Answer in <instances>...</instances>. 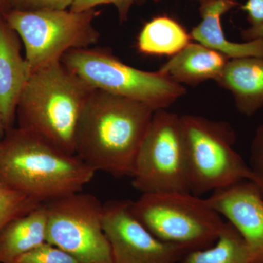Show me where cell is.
Here are the masks:
<instances>
[{"label":"cell","instance_id":"8992f818","mask_svg":"<svg viewBox=\"0 0 263 263\" xmlns=\"http://www.w3.org/2000/svg\"><path fill=\"white\" fill-rule=\"evenodd\" d=\"M61 62L93 89L167 109L186 94L182 85L162 76L124 63L105 48H86L66 53Z\"/></svg>","mask_w":263,"mask_h":263},{"label":"cell","instance_id":"9c48e42d","mask_svg":"<svg viewBox=\"0 0 263 263\" xmlns=\"http://www.w3.org/2000/svg\"><path fill=\"white\" fill-rule=\"evenodd\" d=\"M48 214L46 242L81 263H114L103 226V205L82 191L44 202Z\"/></svg>","mask_w":263,"mask_h":263},{"label":"cell","instance_id":"e0dca14e","mask_svg":"<svg viewBox=\"0 0 263 263\" xmlns=\"http://www.w3.org/2000/svg\"><path fill=\"white\" fill-rule=\"evenodd\" d=\"M190 33L168 16L162 15L147 22L138 37L137 48L150 56H174L191 43Z\"/></svg>","mask_w":263,"mask_h":263},{"label":"cell","instance_id":"6da1fadb","mask_svg":"<svg viewBox=\"0 0 263 263\" xmlns=\"http://www.w3.org/2000/svg\"><path fill=\"white\" fill-rule=\"evenodd\" d=\"M155 111L146 104L95 89L78 124L75 155L95 172L131 178Z\"/></svg>","mask_w":263,"mask_h":263},{"label":"cell","instance_id":"52a82bcc","mask_svg":"<svg viewBox=\"0 0 263 263\" xmlns=\"http://www.w3.org/2000/svg\"><path fill=\"white\" fill-rule=\"evenodd\" d=\"M95 10L22 11L12 10L3 15L18 34L32 73L61 62L67 52L90 48L98 43L100 32L94 26Z\"/></svg>","mask_w":263,"mask_h":263},{"label":"cell","instance_id":"2e32d148","mask_svg":"<svg viewBox=\"0 0 263 263\" xmlns=\"http://www.w3.org/2000/svg\"><path fill=\"white\" fill-rule=\"evenodd\" d=\"M47 224L44 203L10 221L0 232V263H14L21 256L46 243Z\"/></svg>","mask_w":263,"mask_h":263},{"label":"cell","instance_id":"4316f807","mask_svg":"<svg viewBox=\"0 0 263 263\" xmlns=\"http://www.w3.org/2000/svg\"><path fill=\"white\" fill-rule=\"evenodd\" d=\"M194 1H198L200 2V3H203V2L209 1V0H194Z\"/></svg>","mask_w":263,"mask_h":263},{"label":"cell","instance_id":"603a6c76","mask_svg":"<svg viewBox=\"0 0 263 263\" xmlns=\"http://www.w3.org/2000/svg\"><path fill=\"white\" fill-rule=\"evenodd\" d=\"M139 0H73L70 10L74 12H84L94 10L102 5H113L117 9L119 20L125 22L132 6Z\"/></svg>","mask_w":263,"mask_h":263},{"label":"cell","instance_id":"8fae6325","mask_svg":"<svg viewBox=\"0 0 263 263\" xmlns=\"http://www.w3.org/2000/svg\"><path fill=\"white\" fill-rule=\"evenodd\" d=\"M208 203L243 237L251 263H263V197L252 180L213 192Z\"/></svg>","mask_w":263,"mask_h":263},{"label":"cell","instance_id":"ffe728a7","mask_svg":"<svg viewBox=\"0 0 263 263\" xmlns=\"http://www.w3.org/2000/svg\"><path fill=\"white\" fill-rule=\"evenodd\" d=\"M14 263H81L70 254L46 243L19 257Z\"/></svg>","mask_w":263,"mask_h":263},{"label":"cell","instance_id":"ac0fdd59","mask_svg":"<svg viewBox=\"0 0 263 263\" xmlns=\"http://www.w3.org/2000/svg\"><path fill=\"white\" fill-rule=\"evenodd\" d=\"M179 263H251V259L243 237L226 221L212 247L188 252Z\"/></svg>","mask_w":263,"mask_h":263},{"label":"cell","instance_id":"4fadbf2b","mask_svg":"<svg viewBox=\"0 0 263 263\" xmlns=\"http://www.w3.org/2000/svg\"><path fill=\"white\" fill-rule=\"evenodd\" d=\"M238 5L235 0H209L200 3L201 22L190 32L192 40L224 55L228 60L263 57V40L238 43L227 38L221 17Z\"/></svg>","mask_w":263,"mask_h":263},{"label":"cell","instance_id":"9a60e30c","mask_svg":"<svg viewBox=\"0 0 263 263\" xmlns=\"http://www.w3.org/2000/svg\"><path fill=\"white\" fill-rule=\"evenodd\" d=\"M228 60L201 43H190L157 71L177 84L195 86L207 81H217Z\"/></svg>","mask_w":263,"mask_h":263},{"label":"cell","instance_id":"5bb4252c","mask_svg":"<svg viewBox=\"0 0 263 263\" xmlns=\"http://www.w3.org/2000/svg\"><path fill=\"white\" fill-rule=\"evenodd\" d=\"M216 82L231 93L240 114L252 117L263 107V57L228 60Z\"/></svg>","mask_w":263,"mask_h":263},{"label":"cell","instance_id":"7a4b0ae2","mask_svg":"<svg viewBox=\"0 0 263 263\" xmlns=\"http://www.w3.org/2000/svg\"><path fill=\"white\" fill-rule=\"evenodd\" d=\"M95 173L77 155L18 127L0 142V186L41 203L82 191Z\"/></svg>","mask_w":263,"mask_h":263},{"label":"cell","instance_id":"30bf717a","mask_svg":"<svg viewBox=\"0 0 263 263\" xmlns=\"http://www.w3.org/2000/svg\"><path fill=\"white\" fill-rule=\"evenodd\" d=\"M103 226L114 263H179L189 252L152 234L133 215L130 200L103 204Z\"/></svg>","mask_w":263,"mask_h":263},{"label":"cell","instance_id":"44dd1931","mask_svg":"<svg viewBox=\"0 0 263 263\" xmlns=\"http://www.w3.org/2000/svg\"><path fill=\"white\" fill-rule=\"evenodd\" d=\"M246 12L249 23L248 28L240 32L245 41L263 40V0H247L240 6Z\"/></svg>","mask_w":263,"mask_h":263},{"label":"cell","instance_id":"ba28073f","mask_svg":"<svg viewBox=\"0 0 263 263\" xmlns=\"http://www.w3.org/2000/svg\"><path fill=\"white\" fill-rule=\"evenodd\" d=\"M131 178L133 187L142 194L189 192L181 116L167 109L156 110L138 151Z\"/></svg>","mask_w":263,"mask_h":263},{"label":"cell","instance_id":"277c9868","mask_svg":"<svg viewBox=\"0 0 263 263\" xmlns=\"http://www.w3.org/2000/svg\"><path fill=\"white\" fill-rule=\"evenodd\" d=\"M181 119L190 193L200 197L252 180L248 163L235 150L236 136L229 123L190 114Z\"/></svg>","mask_w":263,"mask_h":263},{"label":"cell","instance_id":"3957f363","mask_svg":"<svg viewBox=\"0 0 263 263\" xmlns=\"http://www.w3.org/2000/svg\"><path fill=\"white\" fill-rule=\"evenodd\" d=\"M94 90L62 62L35 71L17 106L18 128L75 155L78 124Z\"/></svg>","mask_w":263,"mask_h":263},{"label":"cell","instance_id":"5b68a950","mask_svg":"<svg viewBox=\"0 0 263 263\" xmlns=\"http://www.w3.org/2000/svg\"><path fill=\"white\" fill-rule=\"evenodd\" d=\"M130 209L156 238L189 252L212 247L226 223L205 199L189 192L142 194Z\"/></svg>","mask_w":263,"mask_h":263},{"label":"cell","instance_id":"484cf974","mask_svg":"<svg viewBox=\"0 0 263 263\" xmlns=\"http://www.w3.org/2000/svg\"><path fill=\"white\" fill-rule=\"evenodd\" d=\"M5 132L4 124H3V119H2L1 115H0V142L3 138V134Z\"/></svg>","mask_w":263,"mask_h":263},{"label":"cell","instance_id":"cb8c5ba5","mask_svg":"<svg viewBox=\"0 0 263 263\" xmlns=\"http://www.w3.org/2000/svg\"><path fill=\"white\" fill-rule=\"evenodd\" d=\"M73 0H8L9 7L22 11L69 10Z\"/></svg>","mask_w":263,"mask_h":263},{"label":"cell","instance_id":"7c38bea8","mask_svg":"<svg viewBox=\"0 0 263 263\" xmlns=\"http://www.w3.org/2000/svg\"><path fill=\"white\" fill-rule=\"evenodd\" d=\"M21 51L18 34L0 15V115L5 132L13 128L21 95L32 75Z\"/></svg>","mask_w":263,"mask_h":263},{"label":"cell","instance_id":"d4e9b609","mask_svg":"<svg viewBox=\"0 0 263 263\" xmlns=\"http://www.w3.org/2000/svg\"><path fill=\"white\" fill-rule=\"evenodd\" d=\"M9 7L8 0H0V15H4L8 13L7 8Z\"/></svg>","mask_w":263,"mask_h":263},{"label":"cell","instance_id":"d6986e66","mask_svg":"<svg viewBox=\"0 0 263 263\" xmlns=\"http://www.w3.org/2000/svg\"><path fill=\"white\" fill-rule=\"evenodd\" d=\"M32 197L0 186V232L10 221L41 205Z\"/></svg>","mask_w":263,"mask_h":263},{"label":"cell","instance_id":"7402d4cb","mask_svg":"<svg viewBox=\"0 0 263 263\" xmlns=\"http://www.w3.org/2000/svg\"><path fill=\"white\" fill-rule=\"evenodd\" d=\"M248 164L252 174V181L256 183L263 197V124L254 133Z\"/></svg>","mask_w":263,"mask_h":263}]
</instances>
